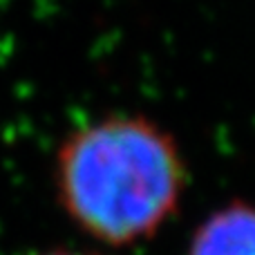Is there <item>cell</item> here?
<instances>
[{"mask_svg":"<svg viewBox=\"0 0 255 255\" xmlns=\"http://www.w3.org/2000/svg\"><path fill=\"white\" fill-rule=\"evenodd\" d=\"M45 255H90V253H65V251H54V253H45Z\"/></svg>","mask_w":255,"mask_h":255,"instance_id":"obj_3","label":"cell"},{"mask_svg":"<svg viewBox=\"0 0 255 255\" xmlns=\"http://www.w3.org/2000/svg\"><path fill=\"white\" fill-rule=\"evenodd\" d=\"M184 184L175 139L141 117L85 126L58 150L63 208L85 233L112 247L150 238L177 211Z\"/></svg>","mask_w":255,"mask_h":255,"instance_id":"obj_1","label":"cell"},{"mask_svg":"<svg viewBox=\"0 0 255 255\" xmlns=\"http://www.w3.org/2000/svg\"><path fill=\"white\" fill-rule=\"evenodd\" d=\"M188 255H255V206L233 202L199 224Z\"/></svg>","mask_w":255,"mask_h":255,"instance_id":"obj_2","label":"cell"}]
</instances>
